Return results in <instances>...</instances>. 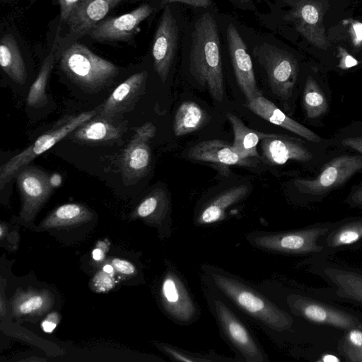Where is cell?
Returning a JSON list of instances; mask_svg holds the SVG:
<instances>
[{
    "mask_svg": "<svg viewBox=\"0 0 362 362\" xmlns=\"http://www.w3.org/2000/svg\"><path fill=\"white\" fill-rule=\"evenodd\" d=\"M216 10H203L187 22L182 40V51L189 74L211 98L221 102L224 79L220 21Z\"/></svg>",
    "mask_w": 362,
    "mask_h": 362,
    "instance_id": "obj_1",
    "label": "cell"
},
{
    "mask_svg": "<svg viewBox=\"0 0 362 362\" xmlns=\"http://www.w3.org/2000/svg\"><path fill=\"white\" fill-rule=\"evenodd\" d=\"M202 270L205 286L257 322L278 332L291 328L292 317L247 282L214 265Z\"/></svg>",
    "mask_w": 362,
    "mask_h": 362,
    "instance_id": "obj_2",
    "label": "cell"
},
{
    "mask_svg": "<svg viewBox=\"0 0 362 362\" xmlns=\"http://www.w3.org/2000/svg\"><path fill=\"white\" fill-rule=\"evenodd\" d=\"M323 222L296 230L278 232L254 231L246 234V240L259 250L286 255L324 257L322 239L336 225Z\"/></svg>",
    "mask_w": 362,
    "mask_h": 362,
    "instance_id": "obj_3",
    "label": "cell"
},
{
    "mask_svg": "<svg viewBox=\"0 0 362 362\" xmlns=\"http://www.w3.org/2000/svg\"><path fill=\"white\" fill-rule=\"evenodd\" d=\"M204 295L219 327L221 335L235 353L239 361L267 362L265 353L250 329L216 292L205 286Z\"/></svg>",
    "mask_w": 362,
    "mask_h": 362,
    "instance_id": "obj_4",
    "label": "cell"
},
{
    "mask_svg": "<svg viewBox=\"0 0 362 362\" xmlns=\"http://www.w3.org/2000/svg\"><path fill=\"white\" fill-rule=\"evenodd\" d=\"M257 40L251 46V55L264 69L273 94L281 100H289L299 71L296 58L269 36Z\"/></svg>",
    "mask_w": 362,
    "mask_h": 362,
    "instance_id": "obj_5",
    "label": "cell"
},
{
    "mask_svg": "<svg viewBox=\"0 0 362 362\" xmlns=\"http://www.w3.org/2000/svg\"><path fill=\"white\" fill-rule=\"evenodd\" d=\"M59 65L69 79L91 93L108 86L119 72L116 65L78 42L70 45L64 50Z\"/></svg>",
    "mask_w": 362,
    "mask_h": 362,
    "instance_id": "obj_6",
    "label": "cell"
},
{
    "mask_svg": "<svg viewBox=\"0 0 362 362\" xmlns=\"http://www.w3.org/2000/svg\"><path fill=\"white\" fill-rule=\"evenodd\" d=\"M177 4H171L163 8L153 36V69L163 83L167 80L181 48L187 23Z\"/></svg>",
    "mask_w": 362,
    "mask_h": 362,
    "instance_id": "obj_7",
    "label": "cell"
},
{
    "mask_svg": "<svg viewBox=\"0 0 362 362\" xmlns=\"http://www.w3.org/2000/svg\"><path fill=\"white\" fill-rule=\"evenodd\" d=\"M99 110L100 107H98L95 110L83 112L60 119L51 129L40 136L33 144L11 158L0 167V189H3L4 187L33 160L97 115Z\"/></svg>",
    "mask_w": 362,
    "mask_h": 362,
    "instance_id": "obj_8",
    "label": "cell"
},
{
    "mask_svg": "<svg viewBox=\"0 0 362 362\" xmlns=\"http://www.w3.org/2000/svg\"><path fill=\"white\" fill-rule=\"evenodd\" d=\"M309 271L320 276L329 288L320 289L324 296L362 306V272L328 261L326 257H314Z\"/></svg>",
    "mask_w": 362,
    "mask_h": 362,
    "instance_id": "obj_9",
    "label": "cell"
},
{
    "mask_svg": "<svg viewBox=\"0 0 362 362\" xmlns=\"http://www.w3.org/2000/svg\"><path fill=\"white\" fill-rule=\"evenodd\" d=\"M361 170V154H344L334 157L325 163L315 177L296 179L294 186L301 194L317 201L346 183Z\"/></svg>",
    "mask_w": 362,
    "mask_h": 362,
    "instance_id": "obj_10",
    "label": "cell"
},
{
    "mask_svg": "<svg viewBox=\"0 0 362 362\" xmlns=\"http://www.w3.org/2000/svg\"><path fill=\"white\" fill-rule=\"evenodd\" d=\"M160 300L167 315L177 324L190 325L200 316L184 278L173 267H168L162 279Z\"/></svg>",
    "mask_w": 362,
    "mask_h": 362,
    "instance_id": "obj_11",
    "label": "cell"
},
{
    "mask_svg": "<svg viewBox=\"0 0 362 362\" xmlns=\"http://www.w3.org/2000/svg\"><path fill=\"white\" fill-rule=\"evenodd\" d=\"M290 310L309 322L349 331L362 329V322L355 315L301 294H291L286 298Z\"/></svg>",
    "mask_w": 362,
    "mask_h": 362,
    "instance_id": "obj_12",
    "label": "cell"
},
{
    "mask_svg": "<svg viewBox=\"0 0 362 362\" xmlns=\"http://www.w3.org/2000/svg\"><path fill=\"white\" fill-rule=\"evenodd\" d=\"M224 34L236 82L246 98L250 100L261 95L255 78L252 55L248 45L235 23L225 21Z\"/></svg>",
    "mask_w": 362,
    "mask_h": 362,
    "instance_id": "obj_13",
    "label": "cell"
},
{
    "mask_svg": "<svg viewBox=\"0 0 362 362\" xmlns=\"http://www.w3.org/2000/svg\"><path fill=\"white\" fill-rule=\"evenodd\" d=\"M162 9L160 0L143 3L129 13L105 18L87 35L98 42H124L136 33L141 23Z\"/></svg>",
    "mask_w": 362,
    "mask_h": 362,
    "instance_id": "obj_14",
    "label": "cell"
},
{
    "mask_svg": "<svg viewBox=\"0 0 362 362\" xmlns=\"http://www.w3.org/2000/svg\"><path fill=\"white\" fill-rule=\"evenodd\" d=\"M156 132L153 123L144 124L136 129L124 149L120 159V170L126 185L136 183L148 174L151 163L149 141L154 137Z\"/></svg>",
    "mask_w": 362,
    "mask_h": 362,
    "instance_id": "obj_15",
    "label": "cell"
},
{
    "mask_svg": "<svg viewBox=\"0 0 362 362\" xmlns=\"http://www.w3.org/2000/svg\"><path fill=\"white\" fill-rule=\"evenodd\" d=\"M16 177L22 201L21 217L30 220L54 190L52 177L41 168L27 165L18 173Z\"/></svg>",
    "mask_w": 362,
    "mask_h": 362,
    "instance_id": "obj_16",
    "label": "cell"
},
{
    "mask_svg": "<svg viewBox=\"0 0 362 362\" xmlns=\"http://www.w3.org/2000/svg\"><path fill=\"white\" fill-rule=\"evenodd\" d=\"M147 78V71L130 76L116 87L103 104L99 106L98 115L119 119L123 115L134 110L145 92Z\"/></svg>",
    "mask_w": 362,
    "mask_h": 362,
    "instance_id": "obj_17",
    "label": "cell"
},
{
    "mask_svg": "<svg viewBox=\"0 0 362 362\" xmlns=\"http://www.w3.org/2000/svg\"><path fill=\"white\" fill-rule=\"evenodd\" d=\"M263 159L281 165L288 160L310 161L313 155L302 140L279 134H268L260 141Z\"/></svg>",
    "mask_w": 362,
    "mask_h": 362,
    "instance_id": "obj_18",
    "label": "cell"
},
{
    "mask_svg": "<svg viewBox=\"0 0 362 362\" xmlns=\"http://www.w3.org/2000/svg\"><path fill=\"white\" fill-rule=\"evenodd\" d=\"M126 130V121L107 118L98 113L96 117L73 131L69 137L83 145H113L119 142Z\"/></svg>",
    "mask_w": 362,
    "mask_h": 362,
    "instance_id": "obj_19",
    "label": "cell"
},
{
    "mask_svg": "<svg viewBox=\"0 0 362 362\" xmlns=\"http://www.w3.org/2000/svg\"><path fill=\"white\" fill-rule=\"evenodd\" d=\"M125 0H81L66 21L69 34L81 37L106 18L107 14Z\"/></svg>",
    "mask_w": 362,
    "mask_h": 362,
    "instance_id": "obj_20",
    "label": "cell"
},
{
    "mask_svg": "<svg viewBox=\"0 0 362 362\" xmlns=\"http://www.w3.org/2000/svg\"><path fill=\"white\" fill-rule=\"evenodd\" d=\"M245 106L267 122L291 132L309 141L314 143L322 141L321 137L317 134L286 115L262 94L247 101Z\"/></svg>",
    "mask_w": 362,
    "mask_h": 362,
    "instance_id": "obj_21",
    "label": "cell"
},
{
    "mask_svg": "<svg viewBox=\"0 0 362 362\" xmlns=\"http://www.w3.org/2000/svg\"><path fill=\"white\" fill-rule=\"evenodd\" d=\"M187 156L194 160L223 165H253L251 159L242 158L235 151L232 144L220 139L206 140L197 144L189 150Z\"/></svg>",
    "mask_w": 362,
    "mask_h": 362,
    "instance_id": "obj_22",
    "label": "cell"
},
{
    "mask_svg": "<svg viewBox=\"0 0 362 362\" xmlns=\"http://www.w3.org/2000/svg\"><path fill=\"white\" fill-rule=\"evenodd\" d=\"M248 191L247 185H241L220 192L202 205L194 216V224L197 226H204L223 220L227 209L245 198Z\"/></svg>",
    "mask_w": 362,
    "mask_h": 362,
    "instance_id": "obj_23",
    "label": "cell"
},
{
    "mask_svg": "<svg viewBox=\"0 0 362 362\" xmlns=\"http://www.w3.org/2000/svg\"><path fill=\"white\" fill-rule=\"evenodd\" d=\"M362 240V216L346 218L337 221L332 230L321 240L324 257Z\"/></svg>",
    "mask_w": 362,
    "mask_h": 362,
    "instance_id": "obj_24",
    "label": "cell"
},
{
    "mask_svg": "<svg viewBox=\"0 0 362 362\" xmlns=\"http://www.w3.org/2000/svg\"><path fill=\"white\" fill-rule=\"evenodd\" d=\"M226 117L230 122L233 132V142L232 146L235 151L243 159L259 158L257 144L267 135L250 129L235 115L228 112Z\"/></svg>",
    "mask_w": 362,
    "mask_h": 362,
    "instance_id": "obj_25",
    "label": "cell"
},
{
    "mask_svg": "<svg viewBox=\"0 0 362 362\" xmlns=\"http://www.w3.org/2000/svg\"><path fill=\"white\" fill-rule=\"evenodd\" d=\"M0 64L2 70L13 81L25 83L27 78L25 65L14 37L4 35L0 42Z\"/></svg>",
    "mask_w": 362,
    "mask_h": 362,
    "instance_id": "obj_26",
    "label": "cell"
},
{
    "mask_svg": "<svg viewBox=\"0 0 362 362\" xmlns=\"http://www.w3.org/2000/svg\"><path fill=\"white\" fill-rule=\"evenodd\" d=\"M170 212V201L165 190L157 188L151 191L137 206L135 216L161 225L166 222Z\"/></svg>",
    "mask_w": 362,
    "mask_h": 362,
    "instance_id": "obj_27",
    "label": "cell"
},
{
    "mask_svg": "<svg viewBox=\"0 0 362 362\" xmlns=\"http://www.w3.org/2000/svg\"><path fill=\"white\" fill-rule=\"evenodd\" d=\"M209 114L197 103L185 101L177 108L174 118L175 135L181 136L201 129L209 119Z\"/></svg>",
    "mask_w": 362,
    "mask_h": 362,
    "instance_id": "obj_28",
    "label": "cell"
},
{
    "mask_svg": "<svg viewBox=\"0 0 362 362\" xmlns=\"http://www.w3.org/2000/svg\"><path fill=\"white\" fill-rule=\"evenodd\" d=\"M92 212L81 204H65L56 208L41 223L40 227L47 229L76 225L88 221Z\"/></svg>",
    "mask_w": 362,
    "mask_h": 362,
    "instance_id": "obj_29",
    "label": "cell"
},
{
    "mask_svg": "<svg viewBox=\"0 0 362 362\" xmlns=\"http://www.w3.org/2000/svg\"><path fill=\"white\" fill-rule=\"evenodd\" d=\"M303 106L309 119H316L325 115L328 110V102L317 81L308 77L303 94Z\"/></svg>",
    "mask_w": 362,
    "mask_h": 362,
    "instance_id": "obj_30",
    "label": "cell"
},
{
    "mask_svg": "<svg viewBox=\"0 0 362 362\" xmlns=\"http://www.w3.org/2000/svg\"><path fill=\"white\" fill-rule=\"evenodd\" d=\"M54 47L44 60L40 72L30 88L26 99V104L28 107H40L45 105L48 102L46 86L54 66Z\"/></svg>",
    "mask_w": 362,
    "mask_h": 362,
    "instance_id": "obj_31",
    "label": "cell"
},
{
    "mask_svg": "<svg viewBox=\"0 0 362 362\" xmlns=\"http://www.w3.org/2000/svg\"><path fill=\"white\" fill-rule=\"evenodd\" d=\"M52 302L51 295L46 292L23 293L13 300V311L18 316L40 314L51 306Z\"/></svg>",
    "mask_w": 362,
    "mask_h": 362,
    "instance_id": "obj_32",
    "label": "cell"
},
{
    "mask_svg": "<svg viewBox=\"0 0 362 362\" xmlns=\"http://www.w3.org/2000/svg\"><path fill=\"white\" fill-rule=\"evenodd\" d=\"M158 347L166 354L172 361L180 362H232L239 361L238 358H226L218 355L214 351L209 353L191 352L181 349L178 347L166 344H158Z\"/></svg>",
    "mask_w": 362,
    "mask_h": 362,
    "instance_id": "obj_33",
    "label": "cell"
},
{
    "mask_svg": "<svg viewBox=\"0 0 362 362\" xmlns=\"http://www.w3.org/2000/svg\"><path fill=\"white\" fill-rule=\"evenodd\" d=\"M349 332L339 343V352L348 361L362 362V332L361 329Z\"/></svg>",
    "mask_w": 362,
    "mask_h": 362,
    "instance_id": "obj_34",
    "label": "cell"
},
{
    "mask_svg": "<svg viewBox=\"0 0 362 362\" xmlns=\"http://www.w3.org/2000/svg\"><path fill=\"white\" fill-rule=\"evenodd\" d=\"M112 274L103 270L97 273L92 280L93 288L98 292L111 290L115 285V280Z\"/></svg>",
    "mask_w": 362,
    "mask_h": 362,
    "instance_id": "obj_35",
    "label": "cell"
},
{
    "mask_svg": "<svg viewBox=\"0 0 362 362\" xmlns=\"http://www.w3.org/2000/svg\"><path fill=\"white\" fill-rule=\"evenodd\" d=\"M160 1L163 8L168 4H178L202 10H216L214 0H160Z\"/></svg>",
    "mask_w": 362,
    "mask_h": 362,
    "instance_id": "obj_36",
    "label": "cell"
},
{
    "mask_svg": "<svg viewBox=\"0 0 362 362\" xmlns=\"http://www.w3.org/2000/svg\"><path fill=\"white\" fill-rule=\"evenodd\" d=\"M235 8L242 11H252L254 13L258 11L257 4L264 2L265 4L269 0H228Z\"/></svg>",
    "mask_w": 362,
    "mask_h": 362,
    "instance_id": "obj_37",
    "label": "cell"
},
{
    "mask_svg": "<svg viewBox=\"0 0 362 362\" xmlns=\"http://www.w3.org/2000/svg\"><path fill=\"white\" fill-rule=\"evenodd\" d=\"M112 265L117 272L122 274L132 275L136 272L135 266L124 259L114 258L112 259Z\"/></svg>",
    "mask_w": 362,
    "mask_h": 362,
    "instance_id": "obj_38",
    "label": "cell"
},
{
    "mask_svg": "<svg viewBox=\"0 0 362 362\" xmlns=\"http://www.w3.org/2000/svg\"><path fill=\"white\" fill-rule=\"evenodd\" d=\"M338 50L339 58V67L341 69L346 70L358 65V62L349 54L344 48L339 47Z\"/></svg>",
    "mask_w": 362,
    "mask_h": 362,
    "instance_id": "obj_39",
    "label": "cell"
},
{
    "mask_svg": "<svg viewBox=\"0 0 362 362\" xmlns=\"http://www.w3.org/2000/svg\"><path fill=\"white\" fill-rule=\"evenodd\" d=\"M81 0H59L61 21L66 22Z\"/></svg>",
    "mask_w": 362,
    "mask_h": 362,
    "instance_id": "obj_40",
    "label": "cell"
},
{
    "mask_svg": "<svg viewBox=\"0 0 362 362\" xmlns=\"http://www.w3.org/2000/svg\"><path fill=\"white\" fill-rule=\"evenodd\" d=\"M349 33L352 43L356 47L362 45V23L358 21H350L349 23Z\"/></svg>",
    "mask_w": 362,
    "mask_h": 362,
    "instance_id": "obj_41",
    "label": "cell"
},
{
    "mask_svg": "<svg viewBox=\"0 0 362 362\" xmlns=\"http://www.w3.org/2000/svg\"><path fill=\"white\" fill-rule=\"evenodd\" d=\"M346 202L351 207L362 209V185L352 189Z\"/></svg>",
    "mask_w": 362,
    "mask_h": 362,
    "instance_id": "obj_42",
    "label": "cell"
},
{
    "mask_svg": "<svg viewBox=\"0 0 362 362\" xmlns=\"http://www.w3.org/2000/svg\"><path fill=\"white\" fill-rule=\"evenodd\" d=\"M341 144L362 155V135L344 138Z\"/></svg>",
    "mask_w": 362,
    "mask_h": 362,
    "instance_id": "obj_43",
    "label": "cell"
},
{
    "mask_svg": "<svg viewBox=\"0 0 362 362\" xmlns=\"http://www.w3.org/2000/svg\"><path fill=\"white\" fill-rule=\"evenodd\" d=\"M59 322L57 313L49 314L42 323V329L47 333H51L55 329Z\"/></svg>",
    "mask_w": 362,
    "mask_h": 362,
    "instance_id": "obj_44",
    "label": "cell"
},
{
    "mask_svg": "<svg viewBox=\"0 0 362 362\" xmlns=\"http://www.w3.org/2000/svg\"><path fill=\"white\" fill-rule=\"evenodd\" d=\"M107 247L105 246L104 247L100 245H98L97 247H95L93 252H92V256L93 258L95 261H101L105 257V252L106 250Z\"/></svg>",
    "mask_w": 362,
    "mask_h": 362,
    "instance_id": "obj_45",
    "label": "cell"
},
{
    "mask_svg": "<svg viewBox=\"0 0 362 362\" xmlns=\"http://www.w3.org/2000/svg\"><path fill=\"white\" fill-rule=\"evenodd\" d=\"M114 267H112V265H110V264H105L103 268V270L107 273H109V274H112L113 273V271H114Z\"/></svg>",
    "mask_w": 362,
    "mask_h": 362,
    "instance_id": "obj_46",
    "label": "cell"
}]
</instances>
